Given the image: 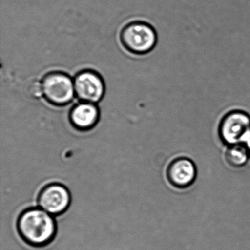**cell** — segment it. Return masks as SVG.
Segmentation results:
<instances>
[{"instance_id":"1","label":"cell","mask_w":250,"mask_h":250,"mask_svg":"<svg viewBox=\"0 0 250 250\" xmlns=\"http://www.w3.org/2000/svg\"><path fill=\"white\" fill-rule=\"evenodd\" d=\"M18 230L22 239L34 247H46L56 234V225L51 214L42 208H30L20 215Z\"/></svg>"},{"instance_id":"2","label":"cell","mask_w":250,"mask_h":250,"mask_svg":"<svg viewBox=\"0 0 250 250\" xmlns=\"http://www.w3.org/2000/svg\"><path fill=\"white\" fill-rule=\"evenodd\" d=\"M121 41L124 48L131 53L145 55L154 49L157 43V34L147 23L134 21L124 27Z\"/></svg>"},{"instance_id":"3","label":"cell","mask_w":250,"mask_h":250,"mask_svg":"<svg viewBox=\"0 0 250 250\" xmlns=\"http://www.w3.org/2000/svg\"><path fill=\"white\" fill-rule=\"evenodd\" d=\"M42 84L43 96L52 104L64 106L68 104L74 99V80L65 73H49L42 79Z\"/></svg>"},{"instance_id":"4","label":"cell","mask_w":250,"mask_h":250,"mask_svg":"<svg viewBox=\"0 0 250 250\" xmlns=\"http://www.w3.org/2000/svg\"><path fill=\"white\" fill-rule=\"evenodd\" d=\"M250 131V117L240 110L231 111L227 113L219 125L221 140L228 146L244 143Z\"/></svg>"},{"instance_id":"5","label":"cell","mask_w":250,"mask_h":250,"mask_svg":"<svg viewBox=\"0 0 250 250\" xmlns=\"http://www.w3.org/2000/svg\"><path fill=\"white\" fill-rule=\"evenodd\" d=\"M75 95L83 102L95 104L104 95L105 85L102 77L96 71L84 70L74 77Z\"/></svg>"},{"instance_id":"6","label":"cell","mask_w":250,"mask_h":250,"mask_svg":"<svg viewBox=\"0 0 250 250\" xmlns=\"http://www.w3.org/2000/svg\"><path fill=\"white\" fill-rule=\"evenodd\" d=\"M71 203L69 191L64 186L52 184L45 187L39 197L41 208L49 214L58 215L67 210Z\"/></svg>"},{"instance_id":"7","label":"cell","mask_w":250,"mask_h":250,"mask_svg":"<svg viewBox=\"0 0 250 250\" xmlns=\"http://www.w3.org/2000/svg\"><path fill=\"white\" fill-rule=\"evenodd\" d=\"M167 176L169 184L175 188H187L194 184L197 177V168L188 158H177L168 166Z\"/></svg>"},{"instance_id":"8","label":"cell","mask_w":250,"mask_h":250,"mask_svg":"<svg viewBox=\"0 0 250 250\" xmlns=\"http://www.w3.org/2000/svg\"><path fill=\"white\" fill-rule=\"evenodd\" d=\"M99 118V111L94 104L82 102L70 112V120L75 128L88 130L94 127Z\"/></svg>"},{"instance_id":"9","label":"cell","mask_w":250,"mask_h":250,"mask_svg":"<svg viewBox=\"0 0 250 250\" xmlns=\"http://www.w3.org/2000/svg\"><path fill=\"white\" fill-rule=\"evenodd\" d=\"M250 153L247 148L239 145L231 146L225 152V159L231 167L240 168L247 164Z\"/></svg>"},{"instance_id":"10","label":"cell","mask_w":250,"mask_h":250,"mask_svg":"<svg viewBox=\"0 0 250 250\" xmlns=\"http://www.w3.org/2000/svg\"><path fill=\"white\" fill-rule=\"evenodd\" d=\"M29 93L34 99H40L43 96L42 81H33L28 87Z\"/></svg>"},{"instance_id":"11","label":"cell","mask_w":250,"mask_h":250,"mask_svg":"<svg viewBox=\"0 0 250 250\" xmlns=\"http://www.w3.org/2000/svg\"><path fill=\"white\" fill-rule=\"evenodd\" d=\"M244 143L245 144V147L247 148V151L249 152L250 155V131L249 132L248 135H247Z\"/></svg>"}]
</instances>
